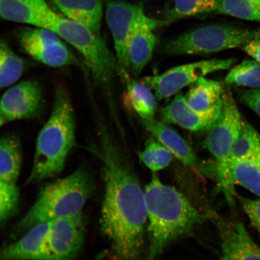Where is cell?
<instances>
[{"label":"cell","mask_w":260,"mask_h":260,"mask_svg":"<svg viewBox=\"0 0 260 260\" xmlns=\"http://www.w3.org/2000/svg\"><path fill=\"white\" fill-rule=\"evenodd\" d=\"M98 125L105 186L102 231L110 243L112 260H141L147 222L145 192L121 147L102 121Z\"/></svg>","instance_id":"cell-1"},{"label":"cell","mask_w":260,"mask_h":260,"mask_svg":"<svg viewBox=\"0 0 260 260\" xmlns=\"http://www.w3.org/2000/svg\"><path fill=\"white\" fill-rule=\"evenodd\" d=\"M144 192L149 236L145 260H156L170 243L192 232L207 216L180 191L162 183L155 173Z\"/></svg>","instance_id":"cell-2"},{"label":"cell","mask_w":260,"mask_h":260,"mask_svg":"<svg viewBox=\"0 0 260 260\" xmlns=\"http://www.w3.org/2000/svg\"><path fill=\"white\" fill-rule=\"evenodd\" d=\"M40 27L48 29L70 44L83 57L94 81L105 96L113 121L119 119L113 90V80L122 70L101 35L84 25L58 14L50 7L42 18Z\"/></svg>","instance_id":"cell-3"},{"label":"cell","mask_w":260,"mask_h":260,"mask_svg":"<svg viewBox=\"0 0 260 260\" xmlns=\"http://www.w3.org/2000/svg\"><path fill=\"white\" fill-rule=\"evenodd\" d=\"M76 115L66 89L55 91L50 118L39 133L32 170L27 183L54 177L63 171L68 155L76 144Z\"/></svg>","instance_id":"cell-4"},{"label":"cell","mask_w":260,"mask_h":260,"mask_svg":"<svg viewBox=\"0 0 260 260\" xmlns=\"http://www.w3.org/2000/svg\"><path fill=\"white\" fill-rule=\"evenodd\" d=\"M93 188L90 175L83 168L47 185L16 229L22 232L39 223L81 213Z\"/></svg>","instance_id":"cell-5"},{"label":"cell","mask_w":260,"mask_h":260,"mask_svg":"<svg viewBox=\"0 0 260 260\" xmlns=\"http://www.w3.org/2000/svg\"><path fill=\"white\" fill-rule=\"evenodd\" d=\"M258 38H260V30L228 25H207L165 42L160 51L172 56L210 54L243 47Z\"/></svg>","instance_id":"cell-6"},{"label":"cell","mask_w":260,"mask_h":260,"mask_svg":"<svg viewBox=\"0 0 260 260\" xmlns=\"http://www.w3.org/2000/svg\"><path fill=\"white\" fill-rule=\"evenodd\" d=\"M235 61L233 58L211 59L179 65L161 74L145 77L142 83L154 91L158 101L176 95L210 74L229 69Z\"/></svg>","instance_id":"cell-7"},{"label":"cell","mask_w":260,"mask_h":260,"mask_svg":"<svg viewBox=\"0 0 260 260\" xmlns=\"http://www.w3.org/2000/svg\"><path fill=\"white\" fill-rule=\"evenodd\" d=\"M243 122L232 93L225 90L218 118L207 132L204 141L205 148L216 160L210 166L211 168H219L225 164L241 132Z\"/></svg>","instance_id":"cell-8"},{"label":"cell","mask_w":260,"mask_h":260,"mask_svg":"<svg viewBox=\"0 0 260 260\" xmlns=\"http://www.w3.org/2000/svg\"><path fill=\"white\" fill-rule=\"evenodd\" d=\"M85 222L82 213L50 222L45 237L43 260H75L83 245Z\"/></svg>","instance_id":"cell-9"},{"label":"cell","mask_w":260,"mask_h":260,"mask_svg":"<svg viewBox=\"0 0 260 260\" xmlns=\"http://www.w3.org/2000/svg\"><path fill=\"white\" fill-rule=\"evenodd\" d=\"M145 14L139 5L114 0L107 5L106 18L112 35L115 55L122 69L129 71L128 46L136 24Z\"/></svg>","instance_id":"cell-10"},{"label":"cell","mask_w":260,"mask_h":260,"mask_svg":"<svg viewBox=\"0 0 260 260\" xmlns=\"http://www.w3.org/2000/svg\"><path fill=\"white\" fill-rule=\"evenodd\" d=\"M220 241V260H260V246L240 221L213 215Z\"/></svg>","instance_id":"cell-11"},{"label":"cell","mask_w":260,"mask_h":260,"mask_svg":"<svg viewBox=\"0 0 260 260\" xmlns=\"http://www.w3.org/2000/svg\"><path fill=\"white\" fill-rule=\"evenodd\" d=\"M43 90L38 81L28 80L6 91L0 99V112L6 122L34 118L40 112Z\"/></svg>","instance_id":"cell-12"},{"label":"cell","mask_w":260,"mask_h":260,"mask_svg":"<svg viewBox=\"0 0 260 260\" xmlns=\"http://www.w3.org/2000/svg\"><path fill=\"white\" fill-rule=\"evenodd\" d=\"M229 203H233V187L239 185L260 198V157L227 164L214 174Z\"/></svg>","instance_id":"cell-13"},{"label":"cell","mask_w":260,"mask_h":260,"mask_svg":"<svg viewBox=\"0 0 260 260\" xmlns=\"http://www.w3.org/2000/svg\"><path fill=\"white\" fill-rule=\"evenodd\" d=\"M164 22L141 16L132 32L128 46L129 71L138 77L151 59L156 44L154 31Z\"/></svg>","instance_id":"cell-14"},{"label":"cell","mask_w":260,"mask_h":260,"mask_svg":"<svg viewBox=\"0 0 260 260\" xmlns=\"http://www.w3.org/2000/svg\"><path fill=\"white\" fill-rule=\"evenodd\" d=\"M140 121L146 129L182 164L198 173H203V167L198 161L193 149L175 130L164 121H157L155 118L140 119Z\"/></svg>","instance_id":"cell-15"},{"label":"cell","mask_w":260,"mask_h":260,"mask_svg":"<svg viewBox=\"0 0 260 260\" xmlns=\"http://www.w3.org/2000/svg\"><path fill=\"white\" fill-rule=\"evenodd\" d=\"M218 116L203 115L195 112L188 105L186 96L180 92L161 110L162 121L193 132H207Z\"/></svg>","instance_id":"cell-16"},{"label":"cell","mask_w":260,"mask_h":260,"mask_svg":"<svg viewBox=\"0 0 260 260\" xmlns=\"http://www.w3.org/2000/svg\"><path fill=\"white\" fill-rule=\"evenodd\" d=\"M50 222L30 228L20 239L0 248V260H43L44 245Z\"/></svg>","instance_id":"cell-17"},{"label":"cell","mask_w":260,"mask_h":260,"mask_svg":"<svg viewBox=\"0 0 260 260\" xmlns=\"http://www.w3.org/2000/svg\"><path fill=\"white\" fill-rule=\"evenodd\" d=\"M225 92L219 81L201 78L186 94L188 105L201 115L218 116L222 109Z\"/></svg>","instance_id":"cell-18"},{"label":"cell","mask_w":260,"mask_h":260,"mask_svg":"<svg viewBox=\"0 0 260 260\" xmlns=\"http://www.w3.org/2000/svg\"><path fill=\"white\" fill-rule=\"evenodd\" d=\"M64 17L86 26L101 35L103 18L102 0H53Z\"/></svg>","instance_id":"cell-19"},{"label":"cell","mask_w":260,"mask_h":260,"mask_svg":"<svg viewBox=\"0 0 260 260\" xmlns=\"http://www.w3.org/2000/svg\"><path fill=\"white\" fill-rule=\"evenodd\" d=\"M48 6L45 0H0V19L38 27Z\"/></svg>","instance_id":"cell-20"},{"label":"cell","mask_w":260,"mask_h":260,"mask_svg":"<svg viewBox=\"0 0 260 260\" xmlns=\"http://www.w3.org/2000/svg\"><path fill=\"white\" fill-rule=\"evenodd\" d=\"M128 72L122 69L119 76L125 82L126 92L133 109L140 119H154L157 109V99L148 87L130 77Z\"/></svg>","instance_id":"cell-21"},{"label":"cell","mask_w":260,"mask_h":260,"mask_svg":"<svg viewBox=\"0 0 260 260\" xmlns=\"http://www.w3.org/2000/svg\"><path fill=\"white\" fill-rule=\"evenodd\" d=\"M22 160L19 139L12 135L0 138V180L15 184L20 173Z\"/></svg>","instance_id":"cell-22"},{"label":"cell","mask_w":260,"mask_h":260,"mask_svg":"<svg viewBox=\"0 0 260 260\" xmlns=\"http://www.w3.org/2000/svg\"><path fill=\"white\" fill-rule=\"evenodd\" d=\"M260 157V134L248 122L244 121L238 138L231 149L229 157L222 167L212 169L214 174L220 172L230 162Z\"/></svg>","instance_id":"cell-23"},{"label":"cell","mask_w":260,"mask_h":260,"mask_svg":"<svg viewBox=\"0 0 260 260\" xmlns=\"http://www.w3.org/2000/svg\"><path fill=\"white\" fill-rule=\"evenodd\" d=\"M24 51L35 60L48 67L61 68L80 65L76 57L63 42L57 44L27 48Z\"/></svg>","instance_id":"cell-24"},{"label":"cell","mask_w":260,"mask_h":260,"mask_svg":"<svg viewBox=\"0 0 260 260\" xmlns=\"http://www.w3.org/2000/svg\"><path fill=\"white\" fill-rule=\"evenodd\" d=\"M225 82L229 85L259 88L260 63L253 59L243 60L231 69Z\"/></svg>","instance_id":"cell-25"},{"label":"cell","mask_w":260,"mask_h":260,"mask_svg":"<svg viewBox=\"0 0 260 260\" xmlns=\"http://www.w3.org/2000/svg\"><path fill=\"white\" fill-rule=\"evenodd\" d=\"M214 12L260 22V0H217Z\"/></svg>","instance_id":"cell-26"},{"label":"cell","mask_w":260,"mask_h":260,"mask_svg":"<svg viewBox=\"0 0 260 260\" xmlns=\"http://www.w3.org/2000/svg\"><path fill=\"white\" fill-rule=\"evenodd\" d=\"M140 160L153 173L164 170L172 160L171 152L152 137L146 142L144 150L139 152Z\"/></svg>","instance_id":"cell-27"},{"label":"cell","mask_w":260,"mask_h":260,"mask_svg":"<svg viewBox=\"0 0 260 260\" xmlns=\"http://www.w3.org/2000/svg\"><path fill=\"white\" fill-rule=\"evenodd\" d=\"M217 0H175L170 20L215 11Z\"/></svg>","instance_id":"cell-28"},{"label":"cell","mask_w":260,"mask_h":260,"mask_svg":"<svg viewBox=\"0 0 260 260\" xmlns=\"http://www.w3.org/2000/svg\"><path fill=\"white\" fill-rule=\"evenodd\" d=\"M19 203V191L15 184L0 180V225L14 215Z\"/></svg>","instance_id":"cell-29"},{"label":"cell","mask_w":260,"mask_h":260,"mask_svg":"<svg viewBox=\"0 0 260 260\" xmlns=\"http://www.w3.org/2000/svg\"><path fill=\"white\" fill-rule=\"evenodd\" d=\"M19 40L23 50L30 47L57 44L63 42L61 38L53 31L37 27L27 29L22 32Z\"/></svg>","instance_id":"cell-30"},{"label":"cell","mask_w":260,"mask_h":260,"mask_svg":"<svg viewBox=\"0 0 260 260\" xmlns=\"http://www.w3.org/2000/svg\"><path fill=\"white\" fill-rule=\"evenodd\" d=\"M239 200L242 209L260 237V198L256 200H251L239 197Z\"/></svg>","instance_id":"cell-31"},{"label":"cell","mask_w":260,"mask_h":260,"mask_svg":"<svg viewBox=\"0 0 260 260\" xmlns=\"http://www.w3.org/2000/svg\"><path fill=\"white\" fill-rule=\"evenodd\" d=\"M237 96L240 102L253 110L260 118V87L239 89L237 91Z\"/></svg>","instance_id":"cell-32"},{"label":"cell","mask_w":260,"mask_h":260,"mask_svg":"<svg viewBox=\"0 0 260 260\" xmlns=\"http://www.w3.org/2000/svg\"><path fill=\"white\" fill-rule=\"evenodd\" d=\"M242 48L253 60L260 63V38L250 41Z\"/></svg>","instance_id":"cell-33"},{"label":"cell","mask_w":260,"mask_h":260,"mask_svg":"<svg viewBox=\"0 0 260 260\" xmlns=\"http://www.w3.org/2000/svg\"><path fill=\"white\" fill-rule=\"evenodd\" d=\"M6 119L4 118V116L2 115V114L1 112H0V128L2 127V126L6 123Z\"/></svg>","instance_id":"cell-34"}]
</instances>
